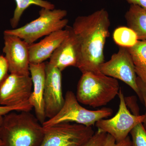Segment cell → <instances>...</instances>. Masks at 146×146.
Returning <instances> with one entry per match:
<instances>
[{
  "mask_svg": "<svg viewBox=\"0 0 146 146\" xmlns=\"http://www.w3.org/2000/svg\"><path fill=\"white\" fill-rule=\"evenodd\" d=\"M110 22L104 9L76 18L72 29L77 39L78 58L76 67L82 73L100 72L104 63V49Z\"/></svg>",
  "mask_w": 146,
  "mask_h": 146,
  "instance_id": "6da1fadb",
  "label": "cell"
},
{
  "mask_svg": "<svg viewBox=\"0 0 146 146\" xmlns=\"http://www.w3.org/2000/svg\"><path fill=\"white\" fill-rule=\"evenodd\" d=\"M44 136L42 125L29 111L3 116L0 126L3 146H40Z\"/></svg>",
  "mask_w": 146,
  "mask_h": 146,
  "instance_id": "7a4b0ae2",
  "label": "cell"
},
{
  "mask_svg": "<svg viewBox=\"0 0 146 146\" xmlns=\"http://www.w3.org/2000/svg\"><path fill=\"white\" fill-rule=\"evenodd\" d=\"M120 88L116 79L100 72L82 73L77 88L79 102L93 108L107 105L118 95Z\"/></svg>",
  "mask_w": 146,
  "mask_h": 146,
  "instance_id": "3957f363",
  "label": "cell"
},
{
  "mask_svg": "<svg viewBox=\"0 0 146 146\" xmlns=\"http://www.w3.org/2000/svg\"><path fill=\"white\" fill-rule=\"evenodd\" d=\"M67 14L65 10L42 8L39 17L35 20L19 28L6 30L4 32L18 36L30 45L42 36L66 27L68 20L64 18Z\"/></svg>",
  "mask_w": 146,
  "mask_h": 146,
  "instance_id": "277c9868",
  "label": "cell"
},
{
  "mask_svg": "<svg viewBox=\"0 0 146 146\" xmlns=\"http://www.w3.org/2000/svg\"><path fill=\"white\" fill-rule=\"evenodd\" d=\"M112 110L102 108L97 110L86 109L79 103L72 91H68L64 98V103L60 111L54 117L43 123V127L51 126L62 123H74L92 127L100 120L111 116Z\"/></svg>",
  "mask_w": 146,
  "mask_h": 146,
  "instance_id": "5b68a950",
  "label": "cell"
},
{
  "mask_svg": "<svg viewBox=\"0 0 146 146\" xmlns=\"http://www.w3.org/2000/svg\"><path fill=\"white\" fill-rule=\"evenodd\" d=\"M44 128L40 146H82L95 133L92 127L75 123H60Z\"/></svg>",
  "mask_w": 146,
  "mask_h": 146,
  "instance_id": "8992f818",
  "label": "cell"
},
{
  "mask_svg": "<svg viewBox=\"0 0 146 146\" xmlns=\"http://www.w3.org/2000/svg\"><path fill=\"white\" fill-rule=\"evenodd\" d=\"M118 95L120 104L115 116L110 119L100 120L96 123L98 130L111 135L117 142L125 139L133 128L143 123L144 118V115H133L129 112L121 89Z\"/></svg>",
  "mask_w": 146,
  "mask_h": 146,
  "instance_id": "52a82bcc",
  "label": "cell"
},
{
  "mask_svg": "<svg viewBox=\"0 0 146 146\" xmlns=\"http://www.w3.org/2000/svg\"><path fill=\"white\" fill-rule=\"evenodd\" d=\"M100 71L105 75L119 79L131 87L142 101L137 83V76L131 56L127 48L120 47L109 60L100 65Z\"/></svg>",
  "mask_w": 146,
  "mask_h": 146,
  "instance_id": "ba28073f",
  "label": "cell"
},
{
  "mask_svg": "<svg viewBox=\"0 0 146 146\" xmlns=\"http://www.w3.org/2000/svg\"><path fill=\"white\" fill-rule=\"evenodd\" d=\"M33 86L30 76L7 74L0 83V104L14 106L28 101Z\"/></svg>",
  "mask_w": 146,
  "mask_h": 146,
  "instance_id": "9c48e42d",
  "label": "cell"
},
{
  "mask_svg": "<svg viewBox=\"0 0 146 146\" xmlns=\"http://www.w3.org/2000/svg\"><path fill=\"white\" fill-rule=\"evenodd\" d=\"M3 51L10 74L30 76L29 44L15 35L4 32Z\"/></svg>",
  "mask_w": 146,
  "mask_h": 146,
  "instance_id": "30bf717a",
  "label": "cell"
},
{
  "mask_svg": "<svg viewBox=\"0 0 146 146\" xmlns=\"http://www.w3.org/2000/svg\"><path fill=\"white\" fill-rule=\"evenodd\" d=\"M44 104L46 118L57 115L64 103L62 86L61 72L49 62L46 63Z\"/></svg>",
  "mask_w": 146,
  "mask_h": 146,
  "instance_id": "8fae6325",
  "label": "cell"
},
{
  "mask_svg": "<svg viewBox=\"0 0 146 146\" xmlns=\"http://www.w3.org/2000/svg\"><path fill=\"white\" fill-rule=\"evenodd\" d=\"M29 71L33 84V90L29 102L34 108L36 118L42 125L46 118L44 98L46 80V63H30Z\"/></svg>",
  "mask_w": 146,
  "mask_h": 146,
  "instance_id": "7c38bea8",
  "label": "cell"
},
{
  "mask_svg": "<svg viewBox=\"0 0 146 146\" xmlns=\"http://www.w3.org/2000/svg\"><path fill=\"white\" fill-rule=\"evenodd\" d=\"M69 33L67 26L65 29L54 32L38 43L29 45L30 63L39 64L50 58Z\"/></svg>",
  "mask_w": 146,
  "mask_h": 146,
  "instance_id": "4fadbf2b",
  "label": "cell"
},
{
  "mask_svg": "<svg viewBox=\"0 0 146 146\" xmlns=\"http://www.w3.org/2000/svg\"><path fill=\"white\" fill-rule=\"evenodd\" d=\"M68 28L70 31L69 35L54 51L49 62L61 72L68 67H76L78 58L77 39L72 27L68 26Z\"/></svg>",
  "mask_w": 146,
  "mask_h": 146,
  "instance_id": "5bb4252c",
  "label": "cell"
},
{
  "mask_svg": "<svg viewBox=\"0 0 146 146\" xmlns=\"http://www.w3.org/2000/svg\"><path fill=\"white\" fill-rule=\"evenodd\" d=\"M128 27L136 33L140 41H146V10L135 5H130L126 12Z\"/></svg>",
  "mask_w": 146,
  "mask_h": 146,
  "instance_id": "9a60e30c",
  "label": "cell"
},
{
  "mask_svg": "<svg viewBox=\"0 0 146 146\" xmlns=\"http://www.w3.org/2000/svg\"><path fill=\"white\" fill-rule=\"evenodd\" d=\"M132 58L137 77L146 83V41H139L127 48Z\"/></svg>",
  "mask_w": 146,
  "mask_h": 146,
  "instance_id": "2e32d148",
  "label": "cell"
},
{
  "mask_svg": "<svg viewBox=\"0 0 146 146\" xmlns=\"http://www.w3.org/2000/svg\"><path fill=\"white\" fill-rule=\"evenodd\" d=\"M16 7L13 18L10 20V24L12 28L15 29L18 26L24 11L32 5L40 7L42 8L54 9V5L44 0H15Z\"/></svg>",
  "mask_w": 146,
  "mask_h": 146,
  "instance_id": "e0dca14e",
  "label": "cell"
},
{
  "mask_svg": "<svg viewBox=\"0 0 146 146\" xmlns=\"http://www.w3.org/2000/svg\"><path fill=\"white\" fill-rule=\"evenodd\" d=\"M115 43L121 47L130 48L139 41L136 33L129 27H120L115 29L113 33Z\"/></svg>",
  "mask_w": 146,
  "mask_h": 146,
  "instance_id": "ac0fdd59",
  "label": "cell"
},
{
  "mask_svg": "<svg viewBox=\"0 0 146 146\" xmlns=\"http://www.w3.org/2000/svg\"><path fill=\"white\" fill-rule=\"evenodd\" d=\"M130 133L131 146H146V130L142 123L136 125Z\"/></svg>",
  "mask_w": 146,
  "mask_h": 146,
  "instance_id": "d6986e66",
  "label": "cell"
},
{
  "mask_svg": "<svg viewBox=\"0 0 146 146\" xmlns=\"http://www.w3.org/2000/svg\"><path fill=\"white\" fill-rule=\"evenodd\" d=\"M33 108L29 101L14 106H0V116H4L9 112L13 111H30Z\"/></svg>",
  "mask_w": 146,
  "mask_h": 146,
  "instance_id": "ffe728a7",
  "label": "cell"
},
{
  "mask_svg": "<svg viewBox=\"0 0 146 146\" xmlns=\"http://www.w3.org/2000/svg\"><path fill=\"white\" fill-rule=\"evenodd\" d=\"M107 133L98 130L89 141L82 146H103Z\"/></svg>",
  "mask_w": 146,
  "mask_h": 146,
  "instance_id": "44dd1931",
  "label": "cell"
},
{
  "mask_svg": "<svg viewBox=\"0 0 146 146\" xmlns=\"http://www.w3.org/2000/svg\"><path fill=\"white\" fill-rule=\"evenodd\" d=\"M131 142L129 136L123 141L116 142L115 138L107 133L103 146H131Z\"/></svg>",
  "mask_w": 146,
  "mask_h": 146,
  "instance_id": "7402d4cb",
  "label": "cell"
},
{
  "mask_svg": "<svg viewBox=\"0 0 146 146\" xmlns=\"http://www.w3.org/2000/svg\"><path fill=\"white\" fill-rule=\"evenodd\" d=\"M137 83L142 96V101L144 102L145 108V113L144 115V118L142 124L146 130V83L137 77Z\"/></svg>",
  "mask_w": 146,
  "mask_h": 146,
  "instance_id": "603a6c76",
  "label": "cell"
},
{
  "mask_svg": "<svg viewBox=\"0 0 146 146\" xmlns=\"http://www.w3.org/2000/svg\"><path fill=\"white\" fill-rule=\"evenodd\" d=\"M8 65L5 57L0 55V83L7 75Z\"/></svg>",
  "mask_w": 146,
  "mask_h": 146,
  "instance_id": "cb8c5ba5",
  "label": "cell"
},
{
  "mask_svg": "<svg viewBox=\"0 0 146 146\" xmlns=\"http://www.w3.org/2000/svg\"><path fill=\"white\" fill-rule=\"evenodd\" d=\"M130 5H135L146 10V0H125Z\"/></svg>",
  "mask_w": 146,
  "mask_h": 146,
  "instance_id": "d4e9b609",
  "label": "cell"
},
{
  "mask_svg": "<svg viewBox=\"0 0 146 146\" xmlns=\"http://www.w3.org/2000/svg\"><path fill=\"white\" fill-rule=\"evenodd\" d=\"M3 116H0V126H1V124L2 122ZM0 146H3V144L2 141L1 140L0 138Z\"/></svg>",
  "mask_w": 146,
  "mask_h": 146,
  "instance_id": "484cf974",
  "label": "cell"
}]
</instances>
